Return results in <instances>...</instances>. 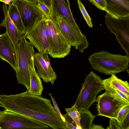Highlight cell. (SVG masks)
I'll return each mask as SVG.
<instances>
[{
    "label": "cell",
    "mask_w": 129,
    "mask_h": 129,
    "mask_svg": "<svg viewBox=\"0 0 129 129\" xmlns=\"http://www.w3.org/2000/svg\"><path fill=\"white\" fill-rule=\"evenodd\" d=\"M0 101L6 110L43 123L53 129H68L50 100L33 95L27 90L19 94L0 95Z\"/></svg>",
    "instance_id": "cell-1"
},
{
    "label": "cell",
    "mask_w": 129,
    "mask_h": 129,
    "mask_svg": "<svg viewBox=\"0 0 129 129\" xmlns=\"http://www.w3.org/2000/svg\"><path fill=\"white\" fill-rule=\"evenodd\" d=\"M88 59L94 70L107 75L124 71L129 67V56L113 54L105 51L93 53Z\"/></svg>",
    "instance_id": "cell-2"
},
{
    "label": "cell",
    "mask_w": 129,
    "mask_h": 129,
    "mask_svg": "<svg viewBox=\"0 0 129 129\" xmlns=\"http://www.w3.org/2000/svg\"><path fill=\"white\" fill-rule=\"evenodd\" d=\"M25 38L24 34L18 42L17 68L15 71L18 83L24 86L28 91L30 85V70L35 66L34 58L35 53L34 46Z\"/></svg>",
    "instance_id": "cell-3"
},
{
    "label": "cell",
    "mask_w": 129,
    "mask_h": 129,
    "mask_svg": "<svg viewBox=\"0 0 129 129\" xmlns=\"http://www.w3.org/2000/svg\"><path fill=\"white\" fill-rule=\"evenodd\" d=\"M104 89L102 80L100 77L91 71L86 75L74 105L78 110H88L96 101V97Z\"/></svg>",
    "instance_id": "cell-4"
},
{
    "label": "cell",
    "mask_w": 129,
    "mask_h": 129,
    "mask_svg": "<svg viewBox=\"0 0 129 129\" xmlns=\"http://www.w3.org/2000/svg\"><path fill=\"white\" fill-rule=\"evenodd\" d=\"M46 124L26 116L6 110H0V129H47Z\"/></svg>",
    "instance_id": "cell-5"
},
{
    "label": "cell",
    "mask_w": 129,
    "mask_h": 129,
    "mask_svg": "<svg viewBox=\"0 0 129 129\" xmlns=\"http://www.w3.org/2000/svg\"><path fill=\"white\" fill-rule=\"evenodd\" d=\"M49 42V54L53 58H63L69 54L71 46L50 18L46 19Z\"/></svg>",
    "instance_id": "cell-6"
},
{
    "label": "cell",
    "mask_w": 129,
    "mask_h": 129,
    "mask_svg": "<svg viewBox=\"0 0 129 129\" xmlns=\"http://www.w3.org/2000/svg\"><path fill=\"white\" fill-rule=\"evenodd\" d=\"M105 18L109 32L115 35L126 55L129 56V17L115 18L107 13Z\"/></svg>",
    "instance_id": "cell-7"
},
{
    "label": "cell",
    "mask_w": 129,
    "mask_h": 129,
    "mask_svg": "<svg viewBox=\"0 0 129 129\" xmlns=\"http://www.w3.org/2000/svg\"><path fill=\"white\" fill-rule=\"evenodd\" d=\"M12 3L18 10L26 34L34 25L47 18L36 4L23 0H14Z\"/></svg>",
    "instance_id": "cell-8"
},
{
    "label": "cell",
    "mask_w": 129,
    "mask_h": 129,
    "mask_svg": "<svg viewBox=\"0 0 129 129\" xmlns=\"http://www.w3.org/2000/svg\"><path fill=\"white\" fill-rule=\"evenodd\" d=\"M47 19L34 25L26 34V38L29 40L30 43L39 52L43 54H49V50Z\"/></svg>",
    "instance_id": "cell-9"
},
{
    "label": "cell",
    "mask_w": 129,
    "mask_h": 129,
    "mask_svg": "<svg viewBox=\"0 0 129 129\" xmlns=\"http://www.w3.org/2000/svg\"><path fill=\"white\" fill-rule=\"evenodd\" d=\"M98 116L116 119L121 108L129 104L121 101L108 92L99 95L97 98Z\"/></svg>",
    "instance_id": "cell-10"
},
{
    "label": "cell",
    "mask_w": 129,
    "mask_h": 129,
    "mask_svg": "<svg viewBox=\"0 0 129 129\" xmlns=\"http://www.w3.org/2000/svg\"><path fill=\"white\" fill-rule=\"evenodd\" d=\"M48 54L35 53L34 63L40 78L46 83L50 82L53 85L57 76L51 65Z\"/></svg>",
    "instance_id": "cell-11"
},
{
    "label": "cell",
    "mask_w": 129,
    "mask_h": 129,
    "mask_svg": "<svg viewBox=\"0 0 129 129\" xmlns=\"http://www.w3.org/2000/svg\"><path fill=\"white\" fill-rule=\"evenodd\" d=\"M52 9L63 17L76 32L78 40L82 41L86 37L81 33L73 16L69 0H52Z\"/></svg>",
    "instance_id": "cell-12"
},
{
    "label": "cell",
    "mask_w": 129,
    "mask_h": 129,
    "mask_svg": "<svg viewBox=\"0 0 129 129\" xmlns=\"http://www.w3.org/2000/svg\"><path fill=\"white\" fill-rule=\"evenodd\" d=\"M50 18L53 21L61 34L71 46L78 49L79 44L77 34L67 21L61 16L52 10Z\"/></svg>",
    "instance_id": "cell-13"
},
{
    "label": "cell",
    "mask_w": 129,
    "mask_h": 129,
    "mask_svg": "<svg viewBox=\"0 0 129 129\" xmlns=\"http://www.w3.org/2000/svg\"><path fill=\"white\" fill-rule=\"evenodd\" d=\"M0 58L8 62L16 71L17 68L16 54L13 44L6 31L0 35Z\"/></svg>",
    "instance_id": "cell-14"
},
{
    "label": "cell",
    "mask_w": 129,
    "mask_h": 129,
    "mask_svg": "<svg viewBox=\"0 0 129 129\" xmlns=\"http://www.w3.org/2000/svg\"><path fill=\"white\" fill-rule=\"evenodd\" d=\"M2 10L4 14L5 18L0 24V26L6 28V31L11 40L14 47L17 60L18 48V42L22 36L25 34L21 33L17 28L9 16L8 13V8L7 5L4 4L3 5Z\"/></svg>",
    "instance_id": "cell-15"
},
{
    "label": "cell",
    "mask_w": 129,
    "mask_h": 129,
    "mask_svg": "<svg viewBox=\"0 0 129 129\" xmlns=\"http://www.w3.org/2000/svg\"><path fill=\"white\" fill-rule=\"evenodd\" d=\"M107 13L115 18L129 17V0H105Z\"/></svg>",
    "instance_id": "cell-16"
},
{
    "label": "cell",
    "mask_w": 129,
    "mask_h": 129,
    "mask_svg": "<svg viewBox=\"0 0 129 129\" xmlns=\"http://www.w3.org/2000/svg\"><path fill=\"white\" fill-rule=\"evenodd\" d=\"M30 88L28 92L30 93L36 95L41 96L44 89L42 81L36 72L35 66L31 67L30 70Z\"/></svg>",
    "instance_id": "cell-17"
},
{
    "label": "cell",
    "mask_w": 129,
    "mask_h": 129,
    "mask_svg": "<svg viewBox=\"0 0 129 129\" xmlns=\"http://www.w3.org/2000/svg\"><path fill=\"white\" fill-rule=\"evenodd\" d=\"M103 83L113 86L129 97V85L127 81H123L112 74L109 78L102 80Z\"/></svg>",
    "instance_id": "cell-18"
},
{
    "label": "cell",
    "mask_w": 129,
    "mask_h": 129,
    "mask_svg": "<svg viewBox=\"0 0 129 129\" xmlns=\"http://www.w3.org/2000/svg\"><path fill=\"white\" fill-rule=\"evenodd\" d=\"M8 13L17 29L21 33L25 34L19 12L17 7L12 3L8 7Z\"/></svg>",
    "instance_id": "cell-19"
},
{
    "label": "cell",
    "mask_w": 129,
    "mask_h": 129,
    "mask_svg": "<svg viewBox=\"0 0 129 129\" xmlns=\"http://www.w3.org/2000/svg\"><path fill=\"white\" fill-rule=\"evenodd\" d=\"M80 115V124L81 129H90L95 116L88 110H78Z\"/></svg>",
    "instance_id": "cell-20"
},
{
    "label": "cell",
    "mask_w": 129,
    "mask_h": 129,
    "mask_svg": "<svg viewBox=\"0 0 129 129\" xmlns=\"http://www.w3.org/2000/svg\"><path fill=\"white\" fill-rule=\"evenodd\" d=\"M103 84L104 89L106 91L119 101L129 104V97L113 86Z\"/></svg>",
    "instance_id": "cell-21"
},
{
    "label": "cell",
    "mask_w": 129,
    "mask_h": 129,
    "mask_svg": "<svg viewBox=\"0 0 129 129\" xmlns=\"http://www.w3.org/2000/svg\"><path fill=\"white\" fill-rule=\"evenodd\" d=\"M65 110L76 124L78 129H81L80 124V115L75 106L72 107L65 109Z\"/></svg>",
    "instance_id": "cell-22"
},
{
    "label": "cell",
    "mask_w": 129,
    "mask_h": 129,
    "mask_svg": "<svg viewBox=\"0 0 129 129\" xmlns=\"http://www.w3.org/2000/svg\"><path fill=\"white\" fill-rule=\"evenodd\" d=\"M77 2L79 9L87 23L90 28H92L93 25L92 23L91 19L84 5L80 0H77Z\"/></svg>",
    "instance_id": "cell-23"
},
{
    "label": "cell",
    "mask_w": 129,
    "mask_h": 129,
    "mask_svg": "<svg viewBox=\"0 0 129 129\" xmlns=\"http://www.w3.org/2000/svg\"><path fill=\"white\" fill-rule=\"evenodd\" d=\"M36 4L46 17L47 19L50 18L51 15L52 10L39 0H38Z\"/></svg>",
    "instance_id": "cell-24"
},
{
    "label": "cell",
    "mask_w": 129,
    "mask_h": 129,
    "mask_svg": "<svg viewBox=\"0 0 129 129\" xmlns=\"http://www.w3.org/2000/svg\"><path fill=\"white\" fill-rule=\"evenodd\" d=\"M128 113H129V104L124 106L120 110L116 119L118 121L119 123H121L125 118Z\"/></svg>",
    "instance_id": "cell-25"
},
{
    "label": "cell",
    "mask_w": 129,
    "mask_h": 129,
    "mask_svg": "<svg viewBox=\"0 0 129 129\" xmlns=\"http://www.w3.org/2000/svg\"><path fill=\"white\" fill-rule=\"evenodd\" d=\"M63 115L65 120L64 123L68 129H78L75 122L68 113Z\"/></svg>",
    "instance_id": "cell-26"
},
{
    "label": "cell",
    "mask_w": 129,
    "mask_h": 129,
    "mask_svg": "<svg viewBox=\"0 0 129 129\" xmlns=\"http://www.w3.org/2000/svg\"><path fill=\"white\" fill-rule=\"evenodd\" d=\"M88 0L99 9L106 11V4L105 0Z\"/></svg>",
    "instance_id": "cell-27"
},
{
    "label": "cell",
    "mask_w": 129,
    "mask_h": 129,
    "mask_svg": "<svg viewBox=\"0 0 129 129\" xmlns=\"http://www.w3.org/2000/svg\"><path fill=\"white\" fill-rule=\"evenodd\" d=\"M109 125L107 129H121L119 123L116 119L110 118Z\"/></svg>",
    "instance_id": "cell-28"
},
{
    "label": "cell",
    "mask_w": 129,
    "mask_h": 129,
    "mask_svg": "<svg viewBox=\"0 0 129 129\" xmlns=\"http://www.w3.org/2000/svg\"><path fill=\"white\" fill-rule=\"evenodd\" d=\"M51 99L52 101V102L54 107L56 110V112L60 116L61 118V119L62 121L64 122L65 121V119L63 116V115L61 113L60 110H59L57 104L56 102L55 101L54 99L51 95L50 93H49Z\"/></svg>",
    "instance_id": "cell-29"
},
{
    "label": "cell",
    "mask_w": 129,
    "mask_h": 129,
    "mask_svg": "<svg viewBox=\"0 0 129 129\" xmlns=\"http://www.w3.org/2000/svg\"><path fill=\"white\" fill-rule=\"evenodd\" d=\"M121 129H129V113L125 117L120 123H119Z\"/></svg>",
    "instance_id": "cell-30"
},
{
    "label": "cell",
    "mask_w": 129,
    "mask_h": 129,
    "mask_svg": "<svg viewBox=\"0 0 129 129\" xmlns=\"http://www.w3.org/2000/svg\"><path fill=\"white\" fill-rule=\"evenodd\" d=\"M43 2L50 9H52V0H38Z\"/></svg>",
    "instance_id": "cell-31"
},
{
    "label": "cell",
    "mask_w": 129,
    "mask_h": 129,
    "mask_svg": "<svg viewBox=\"0 0 129 129\" xmlns=\"http://www.w3.org/2000/svg\"><path fill=\"white\" fill-rule=\"evenodd\" d=\"M90 129H104L101 125L93 124L92 125Z\"/></svg>",
    "instance_id": "cell-32"
},
{
    "label": "cell",
    "mask_w": 129,
    "mask_h": 129,
    "mask_svg": "<svg viewBox=\"0 0 129 129\" xmlns=\"http://www.w3.org/2000/svg\"><path fill=\"white\" fill-rule=\"evenodd\" d=\"M14 0H0V2L4 3L5 4L10 5Z\"/></svg>",
    "instance_id": "cell-33"
},
{
    "label": "cell",
    "mask_w": 129,
    "mask_h": 129,
    "mask_svg": "<svg viewBox=\"0 0 129 129\" xmlns=\"http://www.w3.org/2000/svg\"><path fill=\"white\" fill-rule=\"evenodd\" d=\"M29 2L33 4H37L38 0H23Z\"/></svg>",
    "instance_id": "cell-34"
},
{
    "label": "cell",
    "mask_w": 129,
    "mask_h": 129,
    "mask_svg": "<svg viewBox=\"0 0 129 129\" xmlns=\"http://www.w3.org/2000/svg\"><path fill=\"white\" fill-rule=\"evenodd\" d=\"M0 107H3V106L2 105L0 101Z\"/></svg>",
    "instance_id": "cell-35"
}]
</instances>
